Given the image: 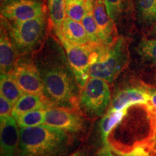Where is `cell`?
Here are the masks:
<instances>
[{"instance_id":"obj_19","label":"cell","mask_w":156,"mask_h":156,"mask_svg":"<svg viewBox=\"0 0 156 156\" xmlns=\"http://www.w3.org/2000/svg\"><path fill=\"white\" fill-rule=\"evenodd\" d=\"M126 108L121 111H111L107 112L101 119L99 123V133L101 135V141L103 145H106V140L108 134L112 131V129L122 120L125 114Z\"/></svg>"},{"instance_id":"obj_31","label":"cell","mask_w":156,"mask_h":156,"mask_svg":"<svg viewBox=\"0 0 156 156\" xmlns=\"http://www.w3.org/2000/svg\"><path fill=\"white\" fill-rule=\"evenodd\" d=\"M69 156H88V154H87V152L85 150L81 149L74 152Z\"/></svg>"},{"instance_id":"obj_12","label":"cell","mask_w":156,"mask_h":156,"mask_svg":"<svg viewBox=\"0 0 156 156\" xmlns=\"http://www.w3.org/2000/svg\"><path fill=\"white\" fill-rule=\"evenodd\" d=\"M1 156H16L20 140V129L12 116L1 117L0 122Z\"/></svg>"},{"instance_id":"obj_5","label":"cell","mask_w":156,"mask_h":156,"mask_svg":"<svg viewBox=\"0 0 156 156\" xmlns=\"http://www.w3.org/2000/svg\"><path fill=\"white\" fill-rule=\"evenodd\" d=\"M1 22L20 56L41 48L39 46H41L46 35L45 15L21 22H11L1 17Z\"/></svg>"},{"instance_id":"obj_1","label":"cell","mask_w":156,"mask_h":156,"mask_svg":"<svg viewBox=\"0 0 156 156\" xmlns=\"http://www.w3.org/2000/svg\"><path fill=\"white\" fill-rule=\"evenodd\" d=\"M63 48L57 41L48 38L33 59L41 77L44 96L51 104L80 109V88Z\"/></svg>"},{"instance_id":"obj_15","label":"cell","mask_w":156,"mask_h":156,"mask_svg":"<svg viewBox=\"0 0 156 156\" xmlns=\"http://www.w3.org/2000/svg\"><path fill=\"white\" fill-rule=\"evenodd\" d=\"M52 107L53 105L44 95L25 93L13 106L11 116L16 119L25 113L35 110H47Z\"/></svg>"},{"instance_id":"obj_2","label":"cell","mask_w":156,"mask_h":156,"mask_svg":"<svg viewBox=\"0 0 156 156\" xmlns=\"http://www.w3.org/2000/svg\"><path fill=\"white\" fill-rule=\"evenodd\" d=\"M156 114L147 104L126 108L124 116L108 134L106 145L122 155L155 141Z\"/></svg>"},{"instance_id":"obj_32","label":"cell","mask_w":156,"mask_h":156,"mask_svg":"<svg viewBox=\"0 0 156 156\" xmlns=\"http://www.w3.org/2000/svg\"><path fill=\"white\" fill-rule=\"evenodd\" d=\"M153 33L156 35V22L155 23V25H154V28H153Z\"/></svg>"},{"instance_id":"obj_14","label":"cell","mask_w":156,"mask_h":156,"mask_svg":"<svg viewBox=\"0 0 156 156\" xmlns=\"http://www.w3.org/2000/svg\"><path fill=\"white\" fill-rule=\"evenodd\" d=\"M20 55L12 42L6 28L1 25L0 36V68L1 73H10L14 69Z\"/></svg>"},{"instance_id":"obj_35","label":"cell","mask_w":156,"mask_h":156,"mask_svg":"<svg viewBox=\"0 0 156 156\" xmlns=\"http://www.w3.org/2000/svg\"><path fill=\"white\" fill-rule=\"evenodd\" d=\"M155 114H156V111H155ZM155 140H156V138H155Z\"/></svg>"},{"instance_id":"obj_23","label":"cell","mask_w":156,"mask_h":156,"mask_svg":"<svg viewBox=\"0 0 156 156\" xmlns=\"http://www.w3.org/2000/svg\"><path fill=\"white\" fill-rule=\"evenodd\" d=\"M67 17L81 23L86 14L88 1L87 0H64Z\"/></svg>"},{"instance_id":"obj_6","label":"cell","mask_w":156,"mask_h":156,"mask_svg":"<svg viewBox=\"0 0 156 156\" xmlns=\"http://www.w3.org/2000/svg\"><path fill=\"white\" fill-rule=\"evenodd\" d=\"M109 83L100 78L90 77L80 90L79 108L88 119L103 117L112 103Z\"/></svg>"},{"instance_id":"obj_17","label":"cell","mask_w":156,"mask_h":156,"mask_svg":"<svg viewBox=\"0 0 156 156\" xmlns=\"http://www.w3.org/2000/svg\"><path fill=\"white\" fill-rule=\"evenodd\" d=\"M48 18L50 25L58 38L62 25L67 17L64 0H47Z\"/></svg>"},{"instance_id":"obj_16","label":"cell","mask_w":156,"mask_h":156,"mask_svg":"<svg viewBox=\"0 0 156 156\" xmlns=\"http://www.w3.org/2000/svg\"><path fill=\"white\" fill-rule=\"evenodd\" d=\"M58 39L60 41H64L75 46H81L90 43L83 24L67 17L64 20L61 34Z\"/></svg>"},{"instance_id":"obj_9","label":"cell","mask_w":156,"mask_h":156,"mask_svg":"<svg viewBox=\"0 0 156 156\" xmlns=\"http://www.w3.org/2000/svg\"><path fill=\"white\" fill-rule=\"evenodd\" d=\"M9 74L23 93L44 95L41 77L33 58L20 57Z\"/></svg>"},{"instance_id":"obj_28","label":"cell","mask_w":156,"mask_h":156,"mask_svg":"<svg viewBox=\"0 0 156 156\" xmlns=\"http://www.w3.org/2000/svg\"><path fill=\"white\" fill-rule=\"evenodd\" d=\"M124 156H151L149 153V151L147 150V146L144 147H138L136 150H134L132 153L126 154V155H123Z\"/></svg>"},{"instance_id":"obj_26","label":"cell","mask_w":156,"mask_h":156,"mask_svg":"<svg viewBox=\"0 0 156 156\" xmlns=\"http://www.w3.org/2000/svg\"><path fill=\"white\" fill-rule=\"evenodd\" d=\"M13 106L5 97L0 95V117L11 116Z\"/></svg>"},{"instance_id":"obj_24","label":"cell","mask_w":156,"mask_h":156,"mask_svg":"<svg viewBox=\"0 0 156 156\" xmlns=\"http://www.w3.org/2000/svg\"><path fill=\"white\" fill-rule=\"evenodd\" d=\"M136 51L142 59L156 65V39H142L137 45Z\"/></svg>"},{"instance_id":"obj_29","label":"cell","mask_w":156,"mask_h":156,"mask_svg":"<svg viewBox=\"0 0 156 156\" xmlns=\"http://www.w3.org/2000/svg\"><path fill=\"white\" fill-rule=\"evenodd\" d=\"M154 111H156V90L151 88V98L148 104Z\"/></svg>"},{"instance_id":"obj_21","label":"cell","mask_w":156,"mask_h":156,"mask_svg":"<svg viewBox=\"0 0 156 156\" xmlns=\"http://www.w3.org/2000/svg\"><path fill=\"white\" fill-rule=\"evenodd\" d=\"M86 30L90 41L95 44H102L99 36L98 29L93 14V3L88 2L86 14L81 22Z\"/></svg>"},{"instance_id":"obj_13","label":"cell","mask_w":156,"mask_h":156,"mask_svg":"<svg viewBox=\"0 0 156 156\" xmlns=\"http://www.w3.org/2000/svg\"><path fill=\"white\" fill-rule=\"evenodd\" d=\"M93 14L101 43L108 46L114 42L119 36L115 22L107 13L103 0H95L93 3Z\"/></svg>"},{"instance_id":"obj_22","label":"cell","mask_w":156,"mask_h":156,"mask_svg":"<svg viewBox=\"0 0 156 156\" xmlns=\"http://www.w3.org/2000/svg\"><path fill=\"white\" fill-rule=\"evenodd\" d=\"M46 114V110H35L20 115L15 120L20 129L34 127L44 124Z\"/></svg>"},{"instance_id":"obj_25","label":"cell","mask_w":156,"mask_h":156,"mask_svg":"<svg viewBox=\"0 0 156 156\" xmlns=\"http://www.w3.org/2000/svg\"><path fill=\"white\" fill-rule=\"evenodd\" d=\"M128 0H103L106 12L112 20L116 22L126 8Z\"/></svg>"},{"instance_id":"obj_8","label":"cell","mask_w":156,"mask_h":156,"mask_svg":"<svg viewBox=\"0 0 156 156\" xmlns=\"http://www.w3.org/2000/svg\"><path fill=\"white\" fill-rule=\"evenodd\" d=\"M87 118L80 109L54 106L46 110L44 124L77 136L84 133Z\"/></svg>"},{"instance_id":"obj_4","label":"cell","mask_w":156,"mask_h":156,"mask_svg":"<svg viewBox=\"0 0 156 156\" xmlns=\"http://www.w3.org/2000/svg\"><path fill=\"white\" fill-rule=\"evenodd\" d=\"M129 61V40L119 36L111 44L105 45L97 61L90 69V77L100 78L112 83L127 67Z\"/></svg>"},{"instance_id":"obj_18","label":"cell","mask_w":156,"mask_h":156,"mask_svg":"<svg viewBox=\"0 0 156 156\" xmlns=\"http://www.w3.org/2000/svg\"><path fill=\"white\" fill-rule=\"evenodd\" d=\"M0 90L1 95L5 97L13 106L23 95L22 90L9 73H1Z\"/></svg>"},{"instance_id":"obj_10","label":"cell","mask_w":156,"mask_h":156,"mask_svg":"<svg viewBox=\"0 0 156 156\" xmlns=\"http://www.w3.org/2000/svg\"><path fill=\"white\" fill-rule=\"evenodd\" d=\"M151 90V87L144 83H123L114 90L108 112L121 111L134 104H148Z\"/></svg>"},{"instance_id":"obj_3","label":"cell","mask_w":156,"mask_h":156,"mask_svg":"<svg viewBox=\"0 0 156 156\" xmlns=\"http://www.w3.org/2000/svg\"><path fill=\"white\" fill-rule=\"evenodd\" d=\"M75 137L46 124L20 129L16 156H67L73 149Z\"/></svg>"},{"instance_id":"obj_30","label":"cell","mask_w":156,"mask_h":156,"mask_svg":"<svg viewBox=\"0 0 156 156\" xmlns=\"http://www.w3.org/2000/svg\"><path fill=\"white\" fill-rule=\"evenodd\" d=\"M147 146L149 153L151 156H156V140L155 142H152L151 144L146 145Z\"/></svg>"},{"instance_id":"obj_33","label":"cell","mask_w":156,"mask_h":156,"mask_svg":"<svg viewBox=\"0 0 156 156\" xmlns=\"http://www.w3.org/2000/svg\"><path fill=\"white\" fill-rule=\"evenodd\" d=\"M87 1H88V2H91L94 3V2H95V0H87Z\"/></svg>"},{"instance_id":"obj_34","label":"cell","mask_w":156,"mask_h":156,"mask_svg":"<svg viewBox=\"0 0 156 156\" xmlns=\"http://www.w3.org/2000/svg\"><path fill=\"white\" fill-rule=\"evenodd\" d=\"M6 0H1V4H2L3 2H5Z\"/></svg>"},{"instance_id":"obj_27","label":"cell","mask_w":156,"mask_h":156,"mask_svg":"<svg viewBox=\"0 0 156 156\" xmlns=\"http://www.w3.org/2000/svg\"><path fill=\"white\" fill-rule=\"evenodd\" d=\"M95 156H124L122 154L117 153L112 147H109L108 145H104L103 148L98 152Z\"/></svg>"},{"instance_id":"obj_11","label":"cell","mask_w":156,"mask_h":156,"mask_svg":"<svg viewBox=\"0 0 156 156\" xmlns=\"http://www.w3.org/2000/svg\"><path fill=\"white\" fill-rule=\"evenodd\" d=\"M1 17L11 22H21L45 15L39 0H6L1 4Z\"/></svg>"},{"instance_id":"obj_7","label":"cell","mask_w":156,"mask_h":156,"mask_svg":"<svg viewBox=\"0 0 156 156\" xmlns=\"http://www.w3.org/2000/svg\"><path fill=\"white\" fill-rule=\"evenodd\" d=\"M68 62L75 74L76 80L80 90L90 78V69L97 61L105 45L88 43L81 46H75L62 41Z\"/></svg>"},{"instance_id":"obj_20","label":"cell","mask_w":156,"mask_h":156,"mask_svg":"<svg viewBox=\"0 0 156 156\" xmlns=\"http://www.w3.org/2000/svg\"><path fill=\"white\" fill-rule=\"evenodd\" d=\"M138 17L142 23L151 25L156 22V0H136Z\"/></svg>"}]
</instances>
